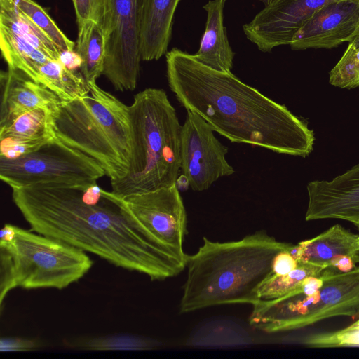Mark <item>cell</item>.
<instances>
[{"label": "cell", "instance_id": "cell-1", "mask_svg": "<svg viewBox=\"0 0 359 359\" xmlns=\"http://www.w3.org/2000/svg\"><path fill=\"white\" fill-rule=\"evenodd\" d=\"M11 189L15 205L34 231L144 273L151 280L175 276L187 266L133 224L124 198L97 182L39 183Z\"/></svg>", "mask_w": 359, "mask_h": 359}, {"label": "cell", "instance_id": "cell-2", "mask_svg": "<svg viewBox=\"0 0 359 359\" xmlns=\"http://www.w3.org/2000/svg\"><path fill=\"white\" fill-rule=\"evenodd\" d=\"M166 57L170 90L186 109L201 116L215 132L232 142L306 157L314 133L288 108L263 95L231 72H220L193 54L173 48Z\"/></svg>", "mask_w": 359, "mask_h": 359}, {"label": "cell", "instance_id": "cell-3", "mask_svg": "<svg viewBox=\"0 0 359 359\" xmlns=\"http://www.w3.org/2000/svg\"><path fill=\"white\" fill-rule=\"evenodd\" d=\"M203 239L197 252L189 256L180 304L182 313L218 305L257 303L261 285L272 274L274 257L292 245L264 231L236 241Z\"/></svg>", "mask_w": 359, "mask_h": 359}, {"label": "cell", "instance_id": "cell-4", "mask_svg": "<svg viewBox=\"0 0 359 359\" xmlns=\"http://www.w3.org/2000/svg\"><path fill=\"white\" fill-rule=\"evenodd\" d=\"M131 155L127 175L111 182L121 198L170 187L181 168L182 126L163 89L148 88L137 93L129 106Z\"/></svg>", "mask_w": 359, "mask_h": 359}, {"label": "cell", "instance_id": "cell-5", "mask_svg": "<svg viewBox=\"0 0 359 359\" xmlns=\"http://www.w3.org/2000/svg\"><path fill=\"white\" fill-rule=\"evenodd\" d=\"M88 94L62 101L53 116L55 136L95 160L111 182L124 177L131 155L129 106L88 82Z\"/></svg>", "mask_w": 359, "mask_h": 359}, {"label": "cell", "instance_id": "cell-6", "mask_svg": "<svg viewBox=\"0 0 359 359\" xmlns=\"http://www.w3.org/2000/svg\"><path fill=\"white\" fill-rule=\"evenodd\" d=\"M0 304L15 287L64 289L90 269L85 251L59 239L15 226L10 242L0 243Z\"/></svg>", "mask_w": 359, "mask_h": 359}, {"label": "cell", "instance_id": "cell-7", "mask_svg": "<svg viewBox=\"0 0 359 359\" xmlns=\"http://www.w3.org/2000/svg\"><path fill=\"white\" fill-rule=\"evenodd\" d=\"M324 282L314 294L295 290L273 299L252 305L249 320L257 330L275 333L302 328L335 316H359V267L341 272L325 268Z\"/></svg>", "mask_w": 359, "mask_h": 359}, {"label": "cell", "instance_id": "cell-8", "mask_svg": "<svg viewBox=\"0 0 359 359\" xmlns=\"http://www.w3.org/2000/svg\"><path fill=\"white\" fill-rule=\"evenodd\" d=\"M106 175L93 158L55 138L20 157L0 158V177L11 188L39 183L88 184Z\"/></svg>", "mask_w": 359, "mask_h": 359}, {"label": "cell", "instance_id": "cell-9", "mask_svg": "<svg viewBox=\"0 0 359 359\" xmlns=\"http://www.w3.org/2000/svg\"><path fill=\"white\" fill-rule=\"evenodd\" d=\"M146 0H109L104 25L103 75L118 91L133 90L140 76Z\"/></svg>", "mask_w": 359, "mask_h": 359}, {"label": "cell", "instance_id": "cell-10", "mask_svg": "<svg viewBox=\"0 0 359 359\" xmlns=\"http://www.w3.org/2000/svg\"><path fill=\"white\" fill-rule=\"evenodd\" d=\"M180 190L174 185L124 198L126 214L149 241L187 264L183 250L187 214Z\"/></svg>", "mask_w": 359, "mask_h": 359}, {"label": "cell", "instance_id": "cell-11", "mask_svg": "<svg viewBox=\"0 0 359 359\" xmlns=\"http://www.w3.org/2000/svg\"><path fill=\"white\" fill-rule=\"evenodd\" d=\"M214 132L201 116L187 109L181 128L180 170L194 191L206 190L219 178L234 173L226 159L228 148Z\"/></svg>", "mask_w": 359, "mask_h": 359}, {"label": "cell", "instance_id": "cell-12", "mask_svg": "<svg viewBox=\"0 0 359 359\" xmlns=\"http://www.w3.org/2000/svg\"><path fill=\"white\" fill-rule=\"evenodd\" d=\"M332 0H273L243 26L248 39L262 52L290 45L300 27Z\"/></svg>", "mask_w": 359, "mask_h": 359}, {"label": "cell", "instance_id": "cell-13", "mask_svg": "<svg viewBox=\"0 0 359 359\" xmlns=\"http://www.w3.org/2000/svg\"><path fill=\"white\" fill-rule=\"evenodd\" d=\"M359 30V0H332L304 22L290 44L292 50L330 49L351 43Z\"/></svg>", "mask_w": 359, "mask_h": 359}, {"label": "cell", "instance_id": "cell-14", "mask_svg": "<svg viewBox=\"0 0 359 359\" xmlns=\"http://www.w3.org/2000/svg\"><path fill=\"white\" fill-rule=\"evenodd\" d=\"M306 221L339 219L359 229V163L332 180L308 183Z\"/></svg>", "mask_w": 359, "mask_h": 359}, {"label": "cell", "instance_id": "cell-15", "mask_svg": "<svg viewBox=\"0 0 359 359\" xmlns=\"http://www.w3.org/2000/svg\"><path fill=\"white\" fill-rule=\"evenodd\" d=\"M0 88V126L34 109L47 108L55 111L62 102L48 87L12 68L1 72Z\"/></svg>", "mask_w": 359, "mask_h": 359}, {"label": "cell", "instance_id": "cell-16", "mask_svg": "<svg viewBox=\"0 0 359 359\" xmlns=\"http://www.w3.org/2000/svg\"><path fill=\"white\" fill-rule=\"evenodd\" d=\"M226 0H210L203 6L207 13L205 28L198 51L193 54L201 63L217 71L231 72L234 53L224 26Z\"/></svg>", "mask_w": 359, "mask_h": 359}, {"label": "cell", "instance_id": "cell-17", "mask_svg": "<svg viewBox=\"0 0 359 359\" xmlns=\"http://www.w3.org/2000/svg\"><path fill=\"white\" fill-rule=\"evenodd\" d=\"M298 262L330 267L341 255L351 257L359 263V235L336 224L318 236L297 244Z\"/></svg>", "mask_w": 359, "mask_h": 359}, {"label": "cell", "instance_id": "cell-18", "mask_svg": "<svg viewBox=\"0 0 359 359\" xmlns=\"http://www.w3.org/2000/svg\"><path fill=\"white\" fill-rule=\"evenodd\" d=\"M181 0H146L142 36L143 61L158 60L168 52L175 13Z\"/></svg>", "mask_w": 359, "mask_h": 359}, {"label": "cell", "instance_id": "cell-19", "mask_svg": "<svg viewBox=\"0 0 359 359\" xmlns=\"http://www.w3.org/2000/svg\"><path fill=\"white\" fill-rule=\"evenodd\" d=\"M0 48L8 68L20 70L36 82L41 67L53 60L36 48L22 34L1 25Z\"/></svg>", "mask_w": 359, "mask_h": 359}, {"label": "cell", "instance_id": "cell-20", "mask_svg": "<svg viewBox=\"0 0 359 359\" xmlns=\"http://www.w3.org/2000/svg\"><path fill=\"white\" fill-rule=\"evenodd\" d=\"M74 51L81 60V72L87 82H96L103 74L105 35L102 25L93 20L78 25Z\"/></svg>", "mask_w": 359, "mask_h": 359}, {"label": "cell", "instance_id": "cell-21", "mask_svg": "<svg viewBox=\"0 0 359 359\" xmlns=\"http://www.w3.org/2000/svg\"><path fill=\"white\" fill-rule=\"evenodd\" d=\"M55 111L47 108L27 111L10 123L0 126V138L46 143L56 138L53 128Z\"/></svg>", "mask_w": 359, "mask_h": 359}, {"label": "cell", "instance_id": "cell-22", "mask_svg": "<svg viewBox=\"0 0 359 359\" xmlns=\"http://www.w3.org/2000/svg\"><path fill=\"white\" fill-rule=\"evenodd\" d=\"M38 82L48 87L62 101L88 93L89 86L81 72L71 70L60 60H50L40 69Z\"/></svg>", "mask_w": 359, "mask_h": 359}, {"label": "cell", "instance_id": "cell-23", "mask_svg": "<svg viewBox=\"0 0 359 359\" xmlns=\"http://www.w3.org/2000/svg\"><path fill=\"white\" fill-rule=\"evenodd\" d=\"M0 25L25 36L50 58L60 60V51L50 38L21 13L12 0H0Z\"/></svg>", "mask_w": 359, "mask_h": 359}, {"label": "cell", "instance_id": "cell-24", "mask_svg": "<svg viewBox=\"0 0 359 359\" xmlns=\"http://www.w3.org/2000/svg\"><path fill=\"white\" fill-rule=\"evenodd\" d=\"M325 268L302 262L285 275H271L261 285L260 299H273L284 296L295 290L303 280L311 276H320Z\"/></svg>", "mask_w": 359, "mask_h": 359}, {"label": "cell", "instance_id": "cell-25", "mask_svg": "<svg viewBox=\"0 0 359 359\" xmlns=\"http://www.w3.org/2000/svg\"><path fill=\"white\" fill-rule=\"evenodd\" d=\"M16 8L43 32L60 53L74 51L75 43L58 27L46 11L34 0H12Z\"/></svg>", "mask_w": 359, "mask_h": 359}, {"label": "cell", "instance_id": "cell-26", "mask_svg": "<svg viewBox=\"0 0 359 359\" xmlns=\"http://www.w3.org/2000/svg\"><path fill=\"white\" fill-rule=\"evenodd\" d=\"M329 82L340 88L359 87V47L348 44L341 59L330 72Z\"/></svg>", "mask_w": 359, "mask_h": 359}, {"label": "cell", "instance_id": "cell-27", "mask_svg": "<svg viewBox=\"0 0 359 359\" xmlns=\"http://www.w3.org/2000/svg\"><path fill=\"white\" fill-rule=\"evenodd\" d=\"M151 346V342L142 337L129 334H116L88 339L74 346L96 351H132L147 349Z\"/></svg>", "mask_w": 359, "mask_h": 359}, {"label": "cell", "instance_id": "cell-28", "mask_svg": "<svg viewBox=\"0 0 359 359\" xmlns=\"http://www.w3.org/2000/svg\"><path fill=\"white\" fill-rule=\"evenodd\" d=\"M303 344L313 348L359 346V324L354 323L337 331L311 335Z\"/></svg>", "mask_w": 359, "mask_h": 359}, {"label": "cell", "instance_id": "cell-29", "mask_svg": "<svg viewBox=\"0 0 359 359\" xmlns=\"http://www.w3.org/2000/svg\"><path fill=\"white\" fill-rule=\"evenodd\" d=\"M77 25L86 20L96 22L104 28L109 0H72Z\"/></svg>", "mask_w": 359, "mask_h": 359}, {"label": "cell", "instance_id": "cell-30", "mask_svg": "<svg viewBox=\"0 0 359 359\" xmlns=\"http://www.w3.org/2000/svg\"><path fill=\"white\" fill-rule=\"evenodd\" d=\"M292 244L287 249L278 252L272 263L271 275H285L294 270L298 266V261L290 252Z\"/></svg>", "mask_w": 359, "mask_h": 359}, {"label": "cell", "instance_id": "cell-31", "mask_svg": "<svg viewBox=\"0 0 359 359\" xmlns=\"http://www.w3.org/2000/svg\"><path fill=\"white\" fill-rule=\"evenodd\" d=\"M38 346L36 341L20 337H2L0 341L1 352L31 351Z\"/></svg>", "mask_w": 359, "mask_h": 359}, {"label": "cell", "instance_id": "cell-32", "mask_svg": "<svg viewBox=\"0 0 359 359\" xmlns=\"http://www.w3.org/2000/svg\"><path fill=\"white\" fill-rule=\"evenodd\" d=\"M330 267H333L341 272H348L356 268V262L349 256L341 255L334 259Z\"/></svg>", "mask_w": 359, "mask_h": 359}, {"label": "cell", "instance_id": "cell-33", "mask_svg": "<svg viewBox=\"0 0 359 359\" xmlns=\"http://www.w3.org/2000/svg\"><path fill=\"white\" fill-rule=\"evenodd\" d=\"M182 175H182L178 177L175 184L179 190L185 191L190 185L188 179L183 174Z\"/></svg>", "mask_w": 359, "mask_h": 359}, {"label": "cell", "instance_id": "cell-34", "mask_svg": "<svg viewBox=\"0 0 359 359\" xmlns=\"http://www.w3.org/2000/svg\"><path fill=\"white\" fill-rule=\"evenodd\" d=\"M349 43L352 44L353 46H354L356 48L359 47V30H358V34L355 36V38L353 39V41L351 43Z\"/></svg>", "mask_w": 359, "mask_h": 359}, {"label": "cell", "instance_id": "cell-35", "mask_svg": "<svg viewBox=\"0 0 359 359\" xmlns=\"http://www.w3.org/2000/svg\"><path fill=\"white\" fill-rule=\"evenodd\" d=\"M263 2V4L266 6L269 5V4H271L273 0H260Z\"/></svg>", "mask_w": 359, "mask_h": 359}, {"label": "cell", "instance_id": "cell-36", "mask_svg": "<svg viewBox=\"0 0 359 359\" xmlns=\"http://www.w3.org/2000/svg\"><path fill=\"white\" fill-rule=\"evenodd\" d=\"M355 323L357 324H359V319L357 321H355Z\"/></svg>", "mask_w": 359, "mask_h": 359}]
</instances>
